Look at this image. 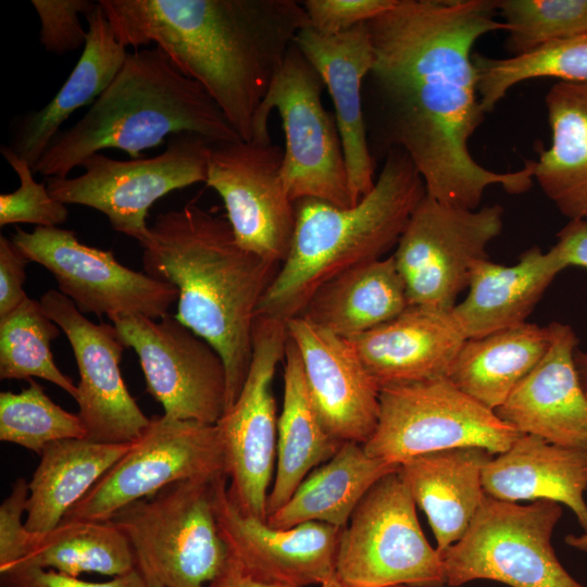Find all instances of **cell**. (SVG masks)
Returning a JSON list of instances; mask_svg holds the SVG:
<instances>
[{
	"label": "cell",
	"instance_id": "obj_9",
	"mask_svg": "<svg viewBox=\"0 0 587 587\" xmlns=\"http://www.w3.org/2000/svg\"><path fill=\"white\" fill-rule=\"evenodd\" d=\"M415 501L400 473L365 494L341 529L335 577L344 587H439L440 552L420 525Z\"/></svg>",
	"mask_w": 587,
	"mask_h": 587
},
{
	"label": "cell",
	"instance_id": "obj_24",
	"mask_svg": "<svg viewBox=\"0 0 587 587\" xmlns=\"http://www.w3.org/2000/svg\"><path fill=\"white\" fill-rule=\"evenodd\" d=\"M482 483L485 494L499 500L546 499L563 503L587 530V449L522 434L507 451L485 464Z\"/></svg>",
	"mask_w": 587,
	"mask_h": 587
},
{
	"label": "cell",
	"instance_id": "obj_3",
	"mask_svg": "<svg viewBox=\"0 0 587 587\" xmlns=\"http://www.w3.org/2000/svg\"><path fill=\"white\" fill-rule=\"evenodd\" d=\"M140 246L143 272L178 290L176 319L222 358L227 409L249 373L258 307L280 265L243 249L227 218L195 202L159 213Z\"/></svg>",
	"mask_w": 587,
	"mask_h": 587
},
{
	"label": "cell",
	"instance_id": "obj_26",
	"mask_svg": "<svg viewBox=\"0 0 587 587\" xmlns=\"http://www.w3.org/2000/svg\"><path fill=\"white\" fill-rule=\"evenodd\" d=\"M83 53L55 96L40 110L25 114L16 124L10 149L32 168L61 132V125L77 109L93 101L111 84L127 55L98 2L87 16Z\"/></svg>",
	"mask_w": 587,
	"mask_h": 587
},
{
	"label": "cell",
	"instance_id": "obj_47",
	"mask_svg": "<svg viewBox=\"0 0 587 587\" xmlns=\"http://www.w3.org/2000/svg\"><path fill=\"white\" fill-rule=\"evenodd\" d=\"M574 363L579 377L580 385L587 396V352L575 350Z\"/></svg>",
	"mask_w": 587,
	"mask_h": 587
},
{
	"label": "cell",
	"instance_id": "obj_40",
	"mask_svg": "<svg viewBox=\"0 0 587 587\" xmlns=\"http://www.w3.org/2000/svg\"><path fill=\"white\" fill-rule=\"evenodd\" d=\"M40 21L39 42L46 51L64 54L85 47L87 30L79 14L87 16L98 2L90 0H32Z\"/></svg>",
	"mask_w": 587,
	"mask_h": 587
},
{
	"label": "cell",
	"instance_id": "obj_31",
	"mask_svg": "<svg viewBox=\"0 0 587 587\" xmlns=\"http://www.w3.org/2000/svg\"><path fill=\"white\" fill-rule=\"evenodd\" d=\"M130 445L87 438L49 444L40 453L39 464L28 483L26 529L43 534L58 526Z\"/></svg>",
	"mask_w": 587,
	"mask_h": 587
},
{
	"label": "cell",
	"instance_id": "obj_17",
	"mask_svg": "<svg viewBox=\"0 0 587 587\" xmlns=\"http://www.w3.org/2000/svg\"><path fill=\"white\" fill-rule=\"evenodd\" d=\"M284 150L271 142H211L207 186L224 202L236 241L268 263L282 265L296 226L295 202L280 177Z\"/></svg>",
	"mask_w": 587,
	"mask_h": 587
},
{
	"label": "cell",
	"instance_id": "obj_20",
	"mask_svg": "<svg viewBox=\"0 0 587 587\" xmlns=\"http://www.w3.org/2000/svg\"><path fill=\"white\" fill-rule=\"evenodd\" d=\"M311 399L328 432L364 445L379 417L380 387L349 341L302 315L287 321Z\"/></svg>",
	"mask_w": 587,
	"mask_h": 587
},
{
	"label": "cell",
	"instance_id": "obj_22",
	"mask_svg": "<svg viewBox=\"0 0 587 587\" xmlns=\"http://www.w3.org/2000/svg\"><path fill=\"white\" fill-rule=\"evenodd\" d=\"M550 325L546 354L495 413L521 434L587 449V396L574 363L577 338L569 325Z\"/></svg>",
	"mask_w": 587,
	"mask_h": 587
},
{
	"label": "cell",
	"instance_id": "obj_2",
	"mask_svg": "<svg viewBox=\"0 0 587 587\" xmlns=\"http://www.w3.org/2000/svg\"><path fill=\"white\" fill-rule=\"evenodd\" d=\"M124 47L154 43L199 83L243 141L298 33L296 0H100Z\"/></svg>",
	"mask_w": 587,
	"mask_h": 587
},
{
	"label": "cell",
	"instance_id": "obj_35",
	"mask_svg": "<svg viewBox=\"0 0 587 587\" xmlns=\"http://www.w3.org/2000/svg\"><path fill=\"white\" fill-rule=\"evenodd\" d=\"M484 113L491 112L510 88L533 78L587 82V34L554 40L510 58L473 54Z\"/></svg>",
	"mask_w": 587,
	"mask_h": 587
},
{
	"label": "cell",
	"instance_id": "obj_16",
	"mask_svg": "<svg viewBox=\"0 0 587 587\" xmlns=\"http://www.w3.org/2000/svg\"><path fill=\"white\" fill-rule=\"evenodd\" d=\"M29 262L46 267L60 292L82 313L166 316L177 301V288L121 264L111 250L79 241L73 230L36 226L33 232L16 227L11 236Z\"/></svg>",
	"mask_w": 587,
	"mask_h": 587
},
{
	"label": "cell",
	"instance_id": "obj_7",
	"mask_svg": "<svg viewBox=\"0 0 587 587\" xmlns=\"http://www.w3.org/2000/svg\"><path fill=\"white\" fill-rule=\"evenodd\" d=\"M324 88L294 42L257 112L252 141H272L268 117L276 110L285 134L280 177L288 197L348 208L353 205L348 172L335 115L322 102Z\"/></svg>",
	"mask_w": 587,
	"mask_h": 587
},
{
	"label": "cell",
	"instance_id": "obj_30",
	"mask_svg": "<svg viewBox=\"0 0 587 587\" xmlns=\"http://www.w3.org/2000/svg\"><path fill=\"white\" fill-rule=\"evenodd\" d=\"M283 362L284 398L277 422L276 470L267 497V515L284 505L301 482L332 459L344 444L324 425L309 394L299 351L289 337Z\"/></svg>",
	"mask_w": 587,
	"mask_h": 587
},
{
	"label": "cell",
	"instance_id": "obj_13",
	"mask_svg": "<svg viewBox=\"0 0 587 587\" xmlns=\"http://www.w3.org/2000/svg\"><path fill=\"white\" fill-rule=\"evenodd\" d=\"M499 204L470 210L427 193L410 216L392 254L410 305L452 310L474 265L503 226Z\"/></svg>",
	"mask_w": 587,
	"mask_h": 587
},
{
	"label": "cell",
	"instance_id": "obj_21",
	"mask_svg": "<svg viewBox=\"0 0 587 587\" xmlns=\"http://www.w3.org/2000/svg\"><path fill=\"white\" fill-rule=\"evenodd\" d=\"M295 43L317 71L332 98L354 205L376 180L363 104L364 82L375 62L366 23L332 36L308 26L298 33Z\"/></svg>",
	"mask_w": 587,
	"mask_h": 587
},
{
	"label": "cell",
	"instance_id": "obj_33",
	"mask_svg": "<svg viewBox=\"0 0 587 587\" xmlns=\"http://www.w3.org/2000/svg\"><path fill=\"white\" fill-rule=\"evenodd\" d=\"M551 335V325L525 322L484 337L469 338L458 351L447 377L495 411L546 354Z\"/></svg>",
	"mask_w": 587,
	"mask_h": 587
},
{
	"label": "cell",
	"instance_id": "obj_37",
	"mask_svg": "<svg viewBox=\"0 0 587 587\" xmlns=\"http://www.w3.org/2000/svg\"><path fill=\"white\" fill-rule=\"evenodd\" d=\"M20 392H0V440L18 445L38 455L51 442L87 438L78 416L54 403L43 387L28 379Z\"/></svg>",
	"mask_w": 587,
	"mask_h": 587
},
{
	"label": "cell",
	"instance_id": "obj_14",
	"mask_svg": "<svg viewBox=\"0 0 587 587\" xmlns=\"http://www.w3.org/2000/svg\"><path fill=\"white\" fill-rule=\"evenodd\" d=\"M287 321L257 316L249 373L216 426L224 448L228 491L240 511L266 521L268 487L277 453L272 382L288 341Z\"/></svg>",
	"mask_w": 587,
	"mask_h": 587
},
{
	"label": "cell",
	"instance_id": "obj_29",
	"mask_svg": "<svg viewBox=\"0 0 587 587\" xmlns=\"http://www.w3.org/2000/svg\"><path fill=\"white\" fill-rule=\"evenodd\" d=\"M551 142L534 161V179L559 211L587 218V82H558L545 98Z\"/></svg>",
	"mask_w": 587,
	"mask_h": 587
},
{
	"label": "cell",
	"instance_id": "obj_43",
	"mask_svg": "<svg viewBox=\"0 0 587 587\" xmlns=\"http://www.w3.org/2000/svg\"><path fill=\"white\" fill-rule=\"evenodd\" d=\"M0 587H149L137 570L95 583L49 569L17 565L0 572Z\"/></svg>",
	"mask_w": 587,
	"mask_h": 587
},
{
	"label": "cell",
	"instance_id": "obj_38",
	"mask_svg": "<svg viewBox=\"0 0 587 587\" xmlns=\"http://www.w3.org/2000/svg\"><path fill=\"white\" fill-rule=\"evenodd\" d=\"M497 7L513 55L587 34V0H501Z\"/></svg>",
	"mask_w": 587,
	"mask_h": 587
},
{
	"label": "cell",
	"instance_id": "obj_45",
	"mask_svg": "<svg viewBox=\"0 0 587 587\" xmlns=\"http://www.w3.org/2000/svg\"><path fill=\"white\" fill-rule=\"evenodd\" d=\"M553 246L565 267H587V218L571 220L557 235Z\"/></svg>",
	"mask_w": 587,
	"mask_h": 587
},
{
	"label": "cell",
	"instance_id": "obj_4",
	"mask_svg": "<svg viewBox=\"0 0 587 587\" xmlns=\"http://www.w3.org/2000/svg\"><path fill=\"white\" fill-rule=\"evenodd\" d=\"M197 134L211 142L242 139L220 107L185 76L157 46L127 52L107 89L72 127L61 130L33 167L65 178L89 155L114 148L140 152L175 134Z\"/></svg>",
	"mask_w": 587,
	"mask_h": 587
},
{
	"label": "cell",
	"instance_id": "obj_1",
	"mask_svg": "<svg viewBox=\"0 0 587 587\" xmlns=\"http://www.w3.org/2000/svg\"><path fill=\"white\" fill-rule=\"evenodd\" d=\"M494 0H398L366 22L375 53L363 86L370 151L402 150L437 201L478 209L486 189L528 190L534 161L495 172L471 154L484 118L472 49L484 35L505 30Z\"/></svg>",
	"mask_w": 587,
	"mask_h": 587
},
{
	"label": "cell",
	"instance_id": "obj_36",
	"mask_svg": "<svg viewBox=\"0 0 587 587\" xmlns=\"http://www.w3.org/2000/svg\"><path fill=\"white\" fill-rule=\"evenodd\" d=\"M60 329L40 301L29 297L0 317V378L46 379L76 400L77 385L57 366L50 348Z\"/></svg>",
	"mask_w": 587,
	"mask_h": 587
},
{
	"label": "cell",
	"instance_id": "obj_10",
	"mask_svg": "<svg viewBox=\"0 0 587 587\" xmlns=\"http://www.w3.org/2000/svg\"><path fill=\"white\" fill-rule=\"evenodd\" d=\"M521 435L442 376L380 388L377 427L363 447L370 457L400 465L453 448L499 454Z\"/></svg>",
	"mask_w": 587,
	"mask_h": 587
},
{
	"label": "cell",
	"instance_id": "obj_34",
	"mask_svg": "<svg viewBox=\"0 0 587 587\" xmlns=\"http://www.w3.org/2000/svg\"><path fill=\"white\" fill-rule=\"evenodd\" d=\"M17 565L74 577L82 573L117 577L136 570L127 538L111 521L63 520L47 533H30L24 558L13 566Z\"/></svg>",
	"mask_w": 587,
	"mask_h": 587
},
{
	"label": "cell",
	"instance_id": "obj_23",
	"mask_svg": "<svg viewBox=\"0 0 587 587\" xmlns=\"http://www.w3.org/2000/svg\"><path fill=\"white\" fill-rule=\"evenodd\" d=\"M465 340L451 310L423 305L349 339L380 388L447 376Z\"/></svg>",
	"mask_w": 587,
	"mask_h": 587
},
{
	"label": "cell",
	"instance_id": "obj_39",
	"mask_svg": "<svg viewBox=\"0 0 587 587\" xmlns=\"http://www.w3.org/2000/svg\"><path fill=\"white\" fill-rule=\"evenodd\" d=\"M0 152L20 180L15 191L0 195V226L26 223L54 227L66 222V204L52 198L45 183L34 179L30 164L15 154L8 145H2Z\"/></svg>",
	"mask_w": 587,
	"mask_h": 587
},
{
	"label": "cell",
	"instance_id": "obj_25",
	"mask_svg": "<svg viewBox=\"0 0 587 587\" xmlns=\"http://www.w3.org/2000/svg\"><path fill=\"white\" fill-rule=\"evenodd\" d=\"M563 268L553 247L546 253L530 248L510 266L484 259L472 270L466 298L451 313L466 339L521 325Z\"/></svg>",
	"mask_w": 587,
	"mask_h": 587
},
{
	"label": "cell",
	"instance_id": "obj_5",
	"mask_svg": "<svg viewBox=\"0 0 587 587\" xmlns=\"http://www.w3.org/2000/svg\"><path fill=\"white\" fill-rule=\"evenodd\" d=\"M426 195L410 158L390 149L372 190L341 208L304 198L295 202L296 226L287 258L264 294L257 316L288 321L302 313L327 280L380 259L398 240Z\"/></svg>",
	"mask_w": 587,
	"mask_h": 587
},
{
	"label": "cell",
	"instance_id": "obj_6",
	"mask_svg": "<svg viewBox=\"0 0 587 587\" xmlns=\"http://www.w3.org/2000/svg\"><path fill=\"white\" fill-rule=\"evenodd\" d=\"M213 480L171 484L110 520L149 587H209L226 567L230 552L214 513Z\"/></svg>",
	"mask_w": 587,
	"mask_h": 587
},
{
	"label": "cell",
	"instance_id": "obj_49",
	"mask_svg": "<svg viewBox=\"0 0 587 587\" xmlns=\"http://www.w3.org/2000/svg\"><path fill=\"white\" fill-rule=\"evenodd\" d=\"M321 587H344V586L341 585V583L336 577H333L328 582L321 585Z\"/></svg>",
	"mask_w": 587,
	"mask_h": 587
},
{
	"label": "cell",
	"instance_id": "obj_11",
	"mask_svg": "<svg viewBox=\"0 0 587 587\" xmlns=\"http://www.w3.org/2000/svg\"><path fill=\"white\" fill-rule=\"evenodd\" d=\"M204 137L182 133L167 139L166 149L151 158L115 160L101 152L80 164L76 177H48L47 189L64 204H79L103 213L112 228L142 243L149 235V208L168 192L207 180Z\"/></svg>",
	"mask_w": 587,
	"mask_h": 587
},
{
	"label": "cell",
	"instance_id": "obj_48",
	"mask_svg": "<svg viewBox=\"0 0 587 587\" xmlns=\"http://www.w3.org/2000/svg\"><path fill=\"white\" fill-rule=\"evenodd\" d=\"M565 542L574 549L587 552V530H584L580 535H567Z\"/></svg>",
	"mask_w": 587,
	"mask_h": 587
},
{
	"label": "cell",
	"instance_id": "obj_19",
	"mask_svg": "<svg viewBox=\"0 0 587 587\" xmlns=\"http://www.w3.org/2000/svg\"><path fill=\"white\" fill-rule=\"evenodd\" d=\"M226 479L212 482L214 513L230 554L245 570L287 587L321 586L335 577L342 528L320 522L273 528L240 511Z\"/></svg>",
	"mask_w": 587,
	"mask_h": 587
},
{
	"label": "cell",
	"instance_id": "obj_50",
	"mask_svg": "<svg viewBox=\"0 0 587 587\" xmlns=\"http://www.w3.org/2000/svg\"><path fill=\"white\" fill-rule=\"evenodd\" d=\"M398 587H410V586H398Z\"/></svg>",
	"mask_w": 587,
	"mask_h": 587
},
{
	"label": "cell",
	"instance_id": "obj_15",
	"mask_svg": "<svg viewBox=\"0 0 587 587\" xmlns=\"http://www.w3.org/2000/svg\"><path fill=\"white\" fill-rule=\"evenodd\" d=\"M126 348H133L146 390L164 415L216 424L226 410L227 374L216 350L176 319L143 315L109 317Z\"/></svg>",
	"mask_w": 587,
	"mask_h": 587
},
{
	"label": "cell",
	"instance_id": "obj_8",
	"mask_svg": "<svg viewBox=\"0 0 587 587\" xmlns=\"http://www.w3.org/2000/svg\"><path fill=\"white\" fill-rule=\"evenodd\" d=\"M560 503L519 504L485 495L463 536L440 552L446 584L476 579L510 587H583L562 566L551 545Z\"/></svg>",
	"mask_w": 587,
	"mask_h": 587
},
{
	"label": "cell",
	"instance_id": "obj_18",
	"mask_svg": "<svg viewBox=\"0 0 587 587\" xmlns=\"http://www.w3.org/2000/svg\"><path fill=\"white\" fill-rule=\"evenodd\" d=\"M40 303L63 330L76 359L79 383L78 416L87 439L103 444L132 442L149 425L121 374L126 348L114 325L96 324L83 315L62 292L46 291Z\"/></svg>",
	"mask_w": 587,
	"mask_h": 587
},
{
	"label": "cell",
	"instance_id": "obj_28",
	"mask_svg": "<svg viewBox=\"0 0 587 587\" xmlns=\"http://www.w3.org/2000/svg\"><path fill=\"white\" fill-rule=\"evenodd\" d=\"M409 305L404 282L390 255L357 265L327 280L300 315L351 339L394 320Z\"/></svg>",
	"mask_w": 587,
	"mask_h": 587
},
{
	"label": "cell",
	"instance_id": "obj_27",
	"mask_svg": "<svg viewBox=\"0 0 587 587\" xmlns=\"http://www.w3.org/2000/svg\"><path fill=\"white\" fill-rule=\"evenodd\" d=\"M491 458L485 449L464 447L421 454L400 464L413 500L428 519L438 551L457 542L469 527L486 495L482 473Z\"/></svg>",
	"mask_w": 587,
	"mask_h": 587
},
{
	"label": "cell",
	"instance_id": "obj_41",
	"mask_svg": "<svg viewBox=\"0 0 587 587\" xmlns=\"http://www.w3.org/2000/svg\"><path fill=\"white\" fill-rule=\"evenodd\" d=\"M398 0H305L309 27L332 36L345 33L391 10Z\"/></svg>",
	"mask_w": 587,
	"mask_h": 587
},
{
	"label": "cell",
	"instance_id": "obj_32",
	"mask_svg": "<svg viewBox=\"0 0 587 587\" xmlns=\"http://www.w3.org/2000/svg\"><path fill=\"white\" fill-rule=\"evenodd\" d=\"M399 470V464L370 457L363 445L344 442L332 459L301 482L284 505L267 515L265 522L283 529L308 522L342 528L371 487Z\"/></svg>",
	"mask_w": 587,
	"mask_h": 587
},
{
	"label": "cell",
	"instance_id": "obj_44",
	"mask_svg": "<svg viewBox=\"0 0 587 587\" xmlns=\"http://www.w3.org/2000/svg\"><path fill=\"white\" fill-rule=\"evenodd\" d=\"M28 262L12 239L0 237V317L28 298L23 289Z\"/></svg>",
	"mask_w": 587,
	"mask_h": 587
},
{
	"label": "cell",
	"instance_id": "obj_12",
	"mask_svg": "<svg viewBox=\"0 0 587 587\" xmlns=\"http://www.w3.org/2000/svg\"><path fill=\"white\" fill-rule=\"evenodd\" d=\"M223 475L225 454L216 424L155 415L63 520L107 522L124 507L171 484Z\"/></svg>",
	"mask_w": 587,
	"mask_h": 587
},
{
	"label": "cell",
	"instance_id": "obj_42",
	"mask_svg": "<svg viewBox=\"0 0 587 587\" xmlns=\"http://www.w3.org/2000/svg\"><path fill=\"white\" fill-rule=\"evenodd\" d=\"M28 483L18 477L0 505V572L18 563L25 555L30 533L25 527Z\"/></svg>",
	"mask_w": 587,
	"mask_h": 587
},
{
	"label": "cell",
	"instance_id": "obj_46",
	"mask_svg": "<svg viewBox=\"0 0 587 587\" xmlns=\"http://www.w3.org/2000/svg\"><path fill=\"white\" fill-rule=\"evenodd\" d=\"M209 587H287L259 578L245 570L230 554L221 575Z\"/></svg>",
	"mask_w": 587,
	"mask_h": 587
}]
</instances>
